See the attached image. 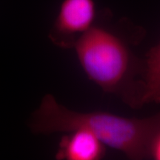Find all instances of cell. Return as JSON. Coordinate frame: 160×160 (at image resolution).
Here are the masks:
<instances>
[{
    "label": "cell",
    "mask_w": 160,
    "mask_h": 160,
    "mask_svg": "<svg viewBox=\"0 0 160 160\" xmlns=\"http://www.w3.org/2000/svg\"><path fill=\"white\" fill-rule=\"evenodd\" d=\"M93 0H63L50 33V39L63 48H73L78 39L97 19Z\"/></svg>",
    "instance_id": "3"
},
{
    "label": "cell",
    "mask_w": 160,
    "mask_h": 160,
    "mask_svg": "<svg viewBox=\"0 0 160 160\" xmlns=\"http://www.w3.org/2000/svg\"><path fill=\"white\" fill-rule=\"evenodd\" d=\"M160 103V42L146 54L144 60L141 105Z\"/></svg>",
    "instance_id": "5"
},
{
    "label": "cell",
    "mask_w": 160,
    "mask_h": 160,
    "mask_svg": "<svg viewBox=\"0 0 160 160\" xmlns=\"http://www.w3.org/2000/svg\"><path fill=\"white\" fill-rule=\"evenodd\" d=\"M144 34L141 26L126 18L115 19L109 10H104L73 46L88 79L133 108L142 107L144 62H139L130 44L138 42Z\"/></svg>",
    "instance_id": "1"
},
{
    "label": "cell",
    "mask_w": 160,
    "mask_h": 160,
    "mask_svg": "<svg viewBox=\"0 0 160 160\" xmlns=\"http://www.w3.org/2000/svg\"><path fill=\"white\" fill-rule=\"evenodd\" d=\"M151 159L160 160V130L153 139L151 148Z\"/></svg>",
    "instance_id": "6"
},
{
    "label": "cell",
    "mask_w": 160,
    "mask_h": 160,
    "mask_svg": "<svg viewBox=\"0 0 160 160\" xmlns=\"http://www.w3.org/2000/svg\"><path fill=\"white\" fill-rule=\"evenodd\" d=\"M29 126L39 134L85 129L130 159H150L152 142L160 130V112L145 118H128L105 111L81 113L47 94L31 116Z\"/></svg>",
    "instance_id": "2"
},
{
    "label": "cell",
    "mask_w": 160,
    "mask_h": 160,
    "mask_svg": "<svg viewBox=\"0 0 160 160\" xmlns=\"http://www.w3.org/2000/svg\"><path fill=\"white\" fill-rule=\"evenodd\" d=\"M55 158L58 160H100L105 157L106 145L95 134L85 129L65 133Z\"/></svg>",
    "instance_id": "4"
}]
</instances>
